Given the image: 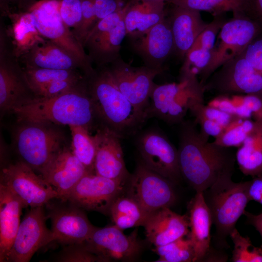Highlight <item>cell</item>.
Segmentation results:
<instances>
[{"label": "cell", "mask_w": 262, "mask_h": 262, "mask_svg": "<svg viewBox=\"0 0 262 262\" xmlns=\"http://www.w3.org/2000/svg\"><path fill=\"white\" fill-rule=\"evenodd\" d=\"M179 164L182 179L196 192H203L227 172L234 171L235 155L230 147L208 141L209 136L194 121L180 124Z\"/></svg>", "instance_id": "obj_1"}, {"label": "cell", "mask_w": 262, "mask_h": 262, "mask_svg": "<svg viewBox=\"0 0 262 262\" xmlns=\"http://www.w3.org/2000/svg\"><path fill=\"white\" fill-rule=\"evenodd\" d=\"M17 121L81 126L91 133L100 125L86 77L76 86L50 98L34 97L15 108Z\"/></svg>", "instance_id": "obj_2"}, {"label": "cell", "mask_w": 262, "mask_h": 262, "mask_svg": "<svg viewBox=\"0 0 262 262\" xmlns=\"http://www.w3.org/2000/svg\"><path fill=\"white\" fill-rule=\"evenodd\" d=\"M88 78L89 92L96 115L102 125L124 139L138 134L146 122L116 84L108 67L96 70Z\"/></svg>", "instance_id": "obj_3"}, {"label": "cell", "mask_w": 262, "mask_h": 262, "mask_svg": "<svg viewBox=\"0 0 262 262\" xmlns=\"http://www.w3.org/2000/svg\"><path fill=\"white\" fill-rule=\"evenodd\" d=\"M50 123L17 121L11 130V149L17 159L40 175L57 153L68 145L64 131Z\"/></svg>", "instance_id": "obj_4"}, {"label": "cell", "mask_w": 262, "mask_h": 262, "mask_svg": "<svg viewBox=\"0 0 262 262\" xmlns=\"http://www.w3.org/2000/svg\"><path fill=\"white\" fill-rule=\"evenodd\" d=\"M233 172H226L203 192L215 228L213 242L219 249L229 247L227 238L235 228L238 220L250 201L247 190L248 181L234 182L231 179Z\"/></svg>", "instance_id": "obj_5"}, {"label": "cell", "mask_w": 262, "mask_h": 262, "mask_svg": "<svg viewBox=\"0 0 262 262\" xmlns=\"http://www.w3.org/2000/svg\"><path fill=\"white\" fill-rule=\"evenodd\" d=\"M204 92L197 77L180 79L177 83H154L145 111V118H156L169 125L180 124L192 106L204 103Z\"/></svg>", "instance_id": "obj_6"}, {"label": "cell", "mask_w": 262, "mask_h": 262, "mask_svg": "<svg viewBox=\"0 0 262 262\" xmlns=\"http://www.w3.org/2000/svg\"><path fill=\"white\" fill-rule=\"evenodd\" d=\"M259 30L258 24L245 15L234 16L223 24L212 50L210 61L199 75L203 86L221 66L245 50L255 39Z\"/></svg>", "instance_id": "obj_7"}, {"label": "cell", "mask_w": 262, "mask_h": 262, "mask_svg": "<svg viewBox=\"0 0 262 262\" xmlns=\"http://www.w3.org/2000/svg\"><path fill=\"white\" fill-rule=\"evenodd\" d=\"M175 185L140 161L125 184V192L149 214L175 204L177 200Z\"/></svg>", "instance_id": "obj_8"}, {"label": "cell", "mask_w": 262, "mask_h": 262, "mask_svg": "<svg viewBox=\"0 0 262 262\" xmlns=\"http://www.w3.org/2000/svg\"><path fill=\"white\" fill-rule=\"evenodd\" d=\"M60 4V0H39L32 3L27 11L31 13L43 37L66 49L94 70L92 61L85 52L84 47L63 20Z\"/></svg>", "instance_id": "obj_9"}, {"label": "cell", "mask_w": 262, "mask_h": 262, "mask_svg": "<svg viewBox=\"0 0 262 262\" xmlns=\"http://www.w3.org/2000/svg\"><path fill=\"white\" fill-rule=\"evenodd\" d=\"M204 89L218 95H253L262 98V75L242 53L216 70L206 81Z\"/></svg>", "instance_id": "obj_10"}, {"label": "cell", "mask_w": 262, "mask_h": 262, "mask_svg": "<svg viewBox=\"0 0 262 262\" xmlns=\"http://www.w3.org/2000/svg\"><path fill=\"white\" fill-rule=\"evenodd\" d=\"M0 184L14 193L25 208L44 206L59 198L55 189L41 175L18 160L0 168Z\"/></svg>", "instance_id": "obj_11"}, {"label": "cell", "mask_w": 262, "mask_h": 262, "mask_svg": "<svg viewBox=\"0 0 262 262\" xmlns=\"http://www.w3.org/2000/svg\"><path fill=\"white\" fill-rule=\"evenodd\" d=\"M136 146L146 166L176 185L180 182L178 149L164 133L153 129L146 130L137 137Z\"/></svg>", "instance_id": "obj_12"}, {"label": "cell", "mask_w": 262, "mask_h": 262, "mask_svg": "<svg viewBox=\"0 0 262 262\" xmlns=\"http://www.w3.org/2000/svg\"><path fill=\"white\" fill-rule=\"evenodd\" d=\"M58 199L46 205L54 241L64 245L85 242L97 227L90 223L84 210L68 200Z\"/></svg>", "instance_id": "obj_13"}, {"label": "cell", "mask_w": 262, "mask_h": 262, "mask_svg": "<svg viewBox=\"0 0 262 262\" xmlns=\"http://www.w3.org/2000/svg\"><path fill=\"white\" fill-rule=\"evenodd\" d=\"M108 68L120 91L145 115L154 79L163 72L164 68H153L145 65L133 66L121 56L112 62Z\"/></svg>", "instance_id": "obj_14"}, {"label": "cell", "mask_w": 262, "mask_h": 262, "mask_svg": "<svg viewBox=\"0 0 262 262\" xmlns=\"http://www.w3.org/2000/svg\"><path fill=\"white\" fill-rule=\"evenodd\" d=\"M85 243L87 248L103 262L134 261L143 248L137 229L127 235L115 225L96 228Z\"/></svg>", "instance_id": "obj_15"}, {"label": "cell", "mask_w": 262, "mask_h": 262, "mask_svg": "<svg viewBox=\"0 0 262 262\" xmlns=\"http://www.w3.org/2000/svg\"><path fill=\"white\" fill-rule=\"evenodd\" d=\"M125 187L117 180L87 173L76 184L66 200L84 210L108 215L112 204L124 192Z\"/></svg>", "instance_id": "obj_16"}, {"label": "cell", "mask_w": 262, "mask_h": 262, "mask_svg": "<svg viewBox=\"0 0 262 262\" xmlns=\"http://www.w3.org/2000/svg\"><path fill=\"white\" fill-rule=\"evenodd\" d=\"M44 206L31 208L20 222L5 262H28L41 247L54 241L46 224Z\"/></svg>", "instance_id": "obj_17"}, {"label": "cell", "mask_w": 262, "mask_h": 262, "mask_svg": "<svg viewBox=\"0 0 262 262\" xmlns=\"http://www.w3.org/2000/svg\"><path fill=\"white\" fill-rule=\"evenodd\" d=\"M0 37V113L2 117L13 109L34 98V95L15 56L11 57Z\"/></svg>", "instance_id": "obj_18"}, {"label": "cell", "mask_w": 262, "mask_h": 262, "mask_svg": "<svg viewBox=\"0 0 262 262\" xmlns=\"http://www.w3.org/2000/svg\"><path fill=\"white\" fill-rule=\"evenodd\" d=\"M92 135L96 147L94 173L125 185L131 174L125 165L121 138L102 125Z\"/></svg>", "instance_id": "obj_19"}, {"label": "cell", "mask_w": 262, "mask_h": 262, "mask_svg": "<svg viewBox=\"0 0 262 262\" xmlns=\"http://www.w3.org/2000/svg\"><path fill=\"white\" fill-rule=\"evenodd\" d=\"M87 173L68 144L57 153L41 176L55 189L58 199L66 200L76 184Z\"/></svg>", "instance_id": "obj_20"}, {"label": "cell", "mask_w": 262, "mask_h": 262, "mask_svg": "<svg viewBox=\"0 0 262 262\" xmlns=\"http://www.w3.org/2000/svg\"><path fill=\"white\" fill-rule=\"evenodd\" d=\"M131 41L133 49L145 66L153 68H164L163 64L175 51L173 35L166 18L145 34Z\"/></svg>", "instance_id": "obj_21"}, {"label": "cell", "mask_w": 262, "mask_h": 262, "mask_svg": "<svg viewBox=\"0 0 262 262\" xmlns=\"http://www.w3.org/2000/svg\"><path fill=\"white\" fill-rule=\"evenodd\" d=\"M21 57L25 67L63 70L80 69L87 77L93 75L96 70L91 69L66 49L47 39L36 45Z\"/></svg>", "instance_id": "obj_22"}, {"label": "cell", "mask_w": 262, "mask_h": 262, "mask_svg": "<svg viewBox=\"0 0 262 262\" xmlns=\"http://www.w3.org/2000/svg\"><path fill=\"white\" fill-rule=\"evenodd\" d=\"M143 227L147 239L155 246L169 244L187 236L189 232L187 214H179L170 208L149 214Z\"/></svg>", "instance_id": "obj_23"}, {"label": "cell", "mask_w": 262, "mask_h": 262, "mask_svg": "<svg viewBox=\"0 0 262 262\" xmlns=\"http://www.w3.org/2000/svg\"><path fill=\"white\" fill-rule=\"evenodd\" d=\"M174 42L175 51L184 58L200 33L208 25L200 11L174 5L168 18Z\"/></svg>", "instance_id": "obj_24"}, {"label": "cell", "mask_w": 262, "mask_h": 262, "mask_svg": "<svg viewBox=\"0 0 262 262\" xmlns=\"http://www.w3.org/2000/svg\"><path fill=\"white\" fill-rule=\"evenodd\" d=\"M189 232L195 252V262L203 261L210 249L211 227L213 224L210 211L203 192H196L188 205Z\"/></svg>", "instance_id": "obj_25"}, {"label": "cell", "mask_w": 262, "mask_h": 262, "mask_svg": "<svg viewBox=\"0 0 262 262\" xmlns=\"http://www.w3.org/2000/svg\"><path fill=\"white\" fill-rule=\"evenodd\" d=\"M20 199L8 188L0 184V262H5L20 224Z\"/></svg>", "instance_id": "obj_26"}, {"label": "cell", "mask_w": 262, "mask_h": 262, "mask_svg": "<svg viewBox=\"0 0 262 262\" xmlns=\"http://www.w3.org/2000/svg\"><path fill=\"white\" fill-rule=\"evenodd\" d=\"M165 18L164 1L132 0L124 17L127 35L136 39Z\"/></svg>", "instance_id": "obj_27"}, {"label": "cell", "mask_w": 262, "mask_h": 262, "mask_svg": "<svg viewBox=\"0 0 262 262\" xmlns=\"http://www.w3.org/2000/svg\"><path fill=\"white\" fill-rule=\"evenodd\" d=\"M126 36L123 19L113 29L86 39L83 46L88 48L92 62L104 66L111 64L120 56L121 44Z\"/></svg>", "instance_id": "obj_28"}, {"label": "cell", "mask_w": 262, "mask_h": 262, "mask_svg": "<svg viewBox=\"0 0 262 262\" xmlns=\"http://www.w3.org/2000/svg\"><path fill=\"white\" fill-rule=\"evenodd\" d=\"M11 17L12 53L16 59L28 53L36 45L46 40L38 32L33 16L29 11L13 15Z\"/></svg>", "instance_id": "obj_29"}, {"label": "cell", "mask_w": 262, "mask_h": 262, "mask_svg": "<svg viewBox=\"0 0 262 262\" xmlns=\"http://www.w3.org/2000/svg\"><path fill=\"white\" fill-rule=\"evenodd\" d=\"M256 121L255 129L235 154L240 171L252 177L262 174V121Z\"/></svg>", "instance_id": "obj_30"}, {"label": "cell", "mask_w": 262, "mask_h": 262, "mask_svg": "<svg viewBox=\"0 0 262 262\" xmlns=\"http://www.w3.org/2000/svg\"><path fill=\"white\" fill-rule=\"evenodd\" d=\"M148 215L125 191L114 201L108 214L114 225L122 230L143 226Z\"/></svg>", "instance_id": "obj_31"}, {"label": "cell", "mask_w": 262, "mask_h": 262, "mask_svg": "<svg viewBox=\"0 0 262 262\" xmlns=\"http://www.w3.org/2000/svg\"><path fill=\"white\" fill-rule=\"evenodd\" d=\"M173 5L210 12L218 16L231 12L234 16H244L250 10L247 0H169Z\"/></svg>", "instance_id": "obj_32"}, {"label": "cell", "mask_w": 262, "mask_h": 262, "mask_svg": "<svg viewBox=\"0 0 262 262\" xmlns=\"http://www.w3.org/2000/svg\"><path fill=\"white\" fill-rule=\"evenodd\" d=\"M69 127L71 135L70 146L73 154L88 173L95 174L96 147L92 134L81 126H70Z\"/></svg>", "instance_id": "obj_33"}, {"label": "cell", "mask_w": 262, "mask_h": 262, "mask_svg": "<svg viewBox=\"0 0 262 262\" xmlns=\"http://www.w3.org/2000/svg\"><path fill=\"white\" fill-rule=\"evenodd\" d=\"M256 123L251 119L236 117L224 128L213 142L224 147H239L254 130Z\"/></svg>", "instance_id": "obj_34"}, {"label": "cell", "mask_w": 262, "mask_h": 262, "mask_svg": "<svg viewBox=\"0 0 262 262\" xmlns=\"http://www.w3.org/2000/svg\"><path fill=\"white\" fill-rule=\"evenodd\" d=\"M153 251L159 256L156 262H195L193 243L188 236L180 238L165 245L155 246Z\"/></svg>", "instance_id": "obj_35"}, {"label": "cell", "mask_w": 262, "mask_h": 262, "mask_svg": "<svg viewBox=\"0 0 262 262\" xmlns=\"http://www.w3.org/2000/svg\"><path fill=\"white\" fill-rule=\"evenodd\" d=\"M27 80L32 91L36 88L63 80L81 79L84 76L78 70H63L25 67L23 69Z\"/></svg>", "instance_id": "obj_36"}, {"label": "cell", "mask_w": 262, "mask_h": 262, "mask_svg": "<svg viewBox=\"0 0 262 262\" xmlns=\"http://www.w3.org/2000/svg\"><path fill=\"white\" fill-rule=\"evenodd\" d=\"M229 237L233 244L231 261L233 262H262V248L253 246L250 238L240 234L235 228Z\"/></svg>", "instance_id": "obj_37"}, {"label": "cell", "mask_w": 262, "mask_h": 262, "mask_svg": "<svg viewBox=\"0 0 262 262\" xmlns=\"http://www.w3.org/2000/svg\"><path fill=\"white\" fill-rule=\"evenodd\" d=\"M211 54V50L203 49H189L180 69L179 79L199 75L208 66Z\"/></svg>", "instance_id": "obj_38"}, {"label": "cell", "mask_w": 262, "mask_h": 262, "mask_svg": "<svg viewBox=\"0 0 262 262\" xmlns=\"http://www.w3.org/2000/svg\"><path fill=\"white\" fill-rule=\"evenodd\" d=\"M54 260L59 262H102L98 256L87 248L85 242L65 245Z\"/></svg>", "instance_id": "obj_39"}, {"label": "cell", "mask_w": 262, "mask_h": 262, "mask_svg": "<svg viewBox=\"0 0 262 262\" xmlns=\"http://www.w3.org/2000/svg\"><path fill=\"white\" fill-rule=\"evenodd\" d=\"M189 112L195 118L201 117L210 120L218 123L224 128L237 117L202 102L192 106Z\"/></svg>", "instance_id": "obj_40"}, {"label": "cell", "mask_w": 262, "mask_h": 262, "mask_svg": "<svg viewBox=\"0 0 262 262\" xmlns=\"http://www.w3.org/2000/svg\"><path fill=\"white\" fill-rule=\"evenodd\" d=\"M60 13L61 17L75 34L80 27L82 20L81 0H60Z\"/></svg>", "instance_id": "obj_41"}, {"label": "cell", "mask_w": 262, "mask_h": 262, "mask_svg": "<svg viewBox=\"0 0 262 262\" xmlns=\"http://www.w3.org/2000/svg\"><path fill=\"white\" fill-rule=\"evenodd\" d=\"M86 76L71 80H58L35 88L33 90L36 98H50L60 95L76 86Z\"/></svg>", "instance_id": "obj_42"}, {"label": "cell", "mask_w": 262, "mask_h": 262, "mask_svg": "<svg viewBox=\"0 0 262 262\" xmlns=\"http://www.w3.org/2000/svg\"><path fill=\"white\" fill-rule=\"evenodd\" d=\"M225 22L219 17L214 18L198 35L190 49H203L212 50Z\"/></svg>", "instance_id": "obj_43"}, {"label": "cell", "mask_w": 262, "mask_h": 262, "mask_svg": "<svg viewBox=\"0 0 262 262\" xmlns=\"http://www.w3.org/2000/svg\"><path fill=\"white\" fill-rule=\"evenodd\" d=\"M81 3L82 20L75 36L83 45L88 33L96 23V19L94 0H81Z\"/></svg>", "instance_id": "obj_44"}, {"label": "cell", "mask_w": 262, "mask_h": 262, "mask_svg": "<svg viewBox=\"0 0 262 262\" xmlns=\"http://www.w3.org/2000/svg\"><path fill=\"white\" fill-rule=\"evenodd\" d=\"M242 54L249 63L262 75V38L254 40Z\"/></svg>", "instance_id": "obj_45"}, {"label": "cell", "mask_w": 262, "mask_h": 262, "mask_svg": "<svg viewBox=\"0 0 262 262\" xmlns=\"http://www.w3.org/2000/svg\"><path fill=\"white\" fill-rule=\"evenodd\" d=\"M124 5L121 0H94L96 23L119 10Z\"/></svg>", "instance_id": "obj_46"}, {"label": "cell", "mask_w": 262, "mask_h": 262, "mask_svg": "<svg viewBox=\"0 0 262 262\" xmlns=\"http://www.w3.org/2000/svg\"><path fill=\"white\" fill-rule=\"evenodd\" d=\"M248 181L247 195L249 201L254 200L262 205V174L252 177Z\"/></svg>", "instance_id": "obj_47"}, {"label": "cell", "mask_w": 262, "mask_h": 262, "mask_svg": "<svg viewBox=\"0 0 262 262\" xmlns=\"http://www.w3.org/2000/svg\"><path fill=\"white\" fill-rule=\"evenodd\" d=\"M243 214L246 217V222L253 226L262 237V213L254 214L245 211Z\"/></svg>", "instance_id": "obj_48"}, {"label": "cell", "mask_w": 262, "mask_h": 262, "mask_svg": "<svg viewBox=\"0 0 262 262\" xmlns=\"http://www.w3.org/2000/svg\"><path fill=\"white\" fill-rule=\"evenodd\" d=\"M10 147L0 135V168L5 167L12 162L10 160Z\"/></svg>", "instance_id": "obj_49"}, {"label": "cell", "mask_w": 262, "mask_h": 262, "mask_svg": "<svg viewBox=\"0 0 262 262\" xmlns=\"http://www.w3.org/2000/svg\"><path fill=\"white\" fill-rule=\"evenodd\" d=\"M250 9H253L262 18V0H247Z\"/></svg>", "instance_id": "obj_50"}, {"label": "cell", "mask_w": 262, "mask_h": 262, "mask_svg": "<svg viewBox=\"0 0 262 262\" xmlns=\"http://www.w3.org/2000/svg\"><path fill=\"white\" fill-rule=\"evenodd\" d=\"M138 1H168L169 0H137Z\"/></svg>", "instance_id": "obj_51"}, {"label": "cell", "mask_w": 262, "mask_h": 262, "mask_svg": "<svg viewBox=\"0 0 262 262\" xmlns=\"http://www.w3.org/2000/svg\"><path fill=\"white\" fill-rule=\"evenodd\" d=\"M20 2H22V1H25V0H19Z\"/></svg>", "instance_id": "obj_52"}]
</instances>
